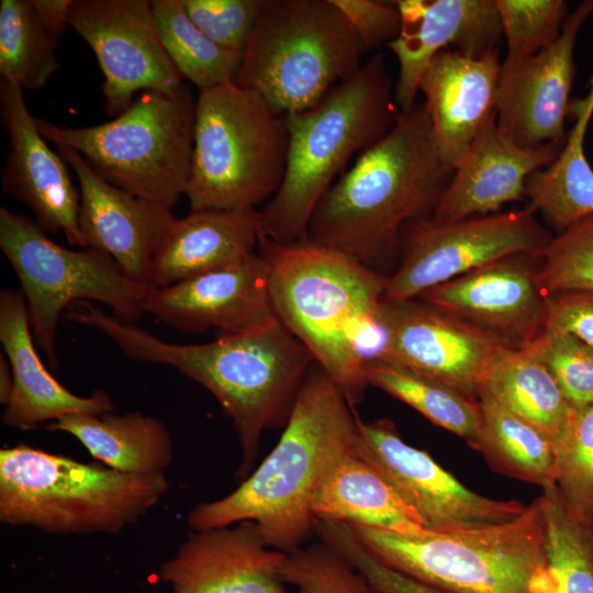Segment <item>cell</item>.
Segmentation results:
<instances>
[{"label":"cell","instance_id":"cell-26","mask_svg":"<svg viewBox=\"0 0 593 593\" xmlns=\"http://www.w3.org/2000/svg\"><path fill=\"white\" fill-rule=\"evenodd\" d=\"M260 210L191 211L177 219L150 267L149 284L168 287L236 264L258 247Z\"/></svg>","mask_w":593,"mask_h":593},{"label":"cell","instance_id":"cell-4","mask_svg":"<svg viewBox=\"0 0 593 593\" xmlns=\"http://www.w3.org/2000/svg\"><path fill=\"white\" fill-rule=\"evenodd\" d=\"M277 318L309 349L348 403L359 404L367 361L381 343L388 277L307 239L280 244L260 236Z\"/></svg>","mask_w":593,"mask_h":593},{"label":"cell","instance_id":"cell-29","mask_svg":"<svg viewBox=\"0 0 593 593\" xmlns=\"http://www.w3.org/2000/svg\"><path fill=\"white\" fill-rule=\"evenodd\" d=\"M575 124L558 157L533 172L526 181L528 208L540 213L558 233L593 214V169L583 148L586 126L593 114V75L584 99L570 103Z\"/></svg>","mask_w":593,"mask_h":593},{"label":"cell","instance_id":"cell-33","mask_svg":"<svg viewBox=\"0 0 593 593\" xmlns=\"http://www.w3.org/2000/svg\"><path fill=\"white\" fill-rule=\"evenodd\" d=\"M539 500L550 593H593V516L575 512L556 484Z\"/></svg>","mask_w":593,"mask_h":593},{"label":"cell","instance_id":"cell-11","mask_svg":"<svg viewBox=\"0 0 593 593\" xmlns=\"http://www.w3.org/2000/svg\"><path fill=\"white\" fill-rule=\"evenodd\" d=\"M0 247L20 280L34 340L54 369L59 320L72 304L100 302L127 323L143 314L150 284L130 279L104 253L56 244L37 223L3 206Z\"/></svg>","mask_w":593,"mask_h":593},{"label":"cell","instance_id":"cell-17","mask_svg":"<svg viewBox=\"0 0 593 593\" xmlns=\"http://www.w3.org/2000/svg\"><path fill=\"white\" fill-rule=\"evenodd\" d=\"M150 314L179 331L222 335L249 332L277 318L266 258H247L168 287H150L143 303Z\"/></svg>","mask_w":593,"mask_h":593},{"label":"cell","instance_id":"cell-21","mask_svg":"<svg viewBox=\"0 0 593 593\" xmlns=\"http://www.w3.org/2000/svg\"><path fill=\"white\" fill-rule=\"evenodd\" d=\"M286 552L267 545L255 523L191 530L158 578L171 593H289Z\"/></svg>","mask_w":593,"mask_h":593},{"label":"cell","instance_id":"cell-24","mask_svg":"<svg viewBox=\"0 0 593 593\" xmlns=\"http://www.w3.org/2000/svg\"><path fill=\"white\" fill-rule=\"evenodd\" d=\"M501 61L499 49L471 57L440 51L425 70L418 91L445 165L454 171L471 142L495 113Z\"/></svg>","mask_w":593,"mask_h":593},{"label":"cell","instance_id":"cell-16","mask_svg":"<svg viewBox=\"0 0 593 593\" xmlns=\"http://www.w3.org/2000/svg\"><path fill=\"white\" fill-rule=\"evenodd\" d=\"M593 13V0L582 2L566 20L558 40L528 56L506 55L501 61L495 119L518 146H563L570 109L577 36Z\"/></svg>","mask_w":593,"mask_h":593},{"label":"cell","instance_id":"cell-14","mask_svg":"<svg viewBox=\"0 0 593 593\" xmlns=\"http://www.w3.org/2000/svg\"><path fill=\"white\" fill-rule=\"evenodd\" d=\"M381 343L370 359L441 380L478 400L496 360L516 345L415 298L384 300Z\"/></svg>","mask_w":593,"mask_h":593},{"label":"cell","instance_id":"cell-13","mask_svg":"<svg viewBox=\"0 0 593 593\" xmlns=\"http://www.w3.org/2000/svg\"><path fill=\"white\" fill-rule=\"evenodd\" d=\"M355 452L371 465L426 530L449 533L514 518L525 508L517 500H496L462 484L425 450L403 440L387 418L357 417Z\"/></svg>","mask_w":593,"mask_h":593},{"label":"cell","instance_id":"cell-42","mask_svg":"<svg viewBox=\"0 0 593 593\" xmlns=\"http://www.w3.org/2000/svg\"><path fill=\"white\" fill-rule=\"evenodd\" d=\"M350 23L365 49L394 41L401 30V13L395 2L374 0H332Z\"/></svg>","mask_w":593,"mask_h":593},{"label":"cell","instance_id":"cell-28","mask_svg":"<svg viewBox=\"0 0 593 593\" xmlns=\"http://www.w3.org/2000/svg\"><path fill=\"white\" fill-rule=\"evenodd\" d=\"M77 438L104 466L128 474L164 473L174 457L165 424L141 412L71 414L47 426Z\"/></svg>","mask_w":593,"mask_h":593},{"label":"cell","instance_id":"cell-10","mask_svg":"<svg viewBox=\"0 0 593 593\" xmlns=\"http://www.w3.org/2000/svg\"><path fill=\"white\" fill-rule=\"evenodd\" d=\"M195 102L187 86L172 93L143 91L113 120L66 127L36 119L41 135L67 147L113 186L172 206L191 172Z\"/></svg>","mask_w":593,"mask_h":593},{"label":"cell","instance_id":"cell-2","mask_svg":"<svg viewBox=\"0 0 593 593\" xmlns=\"http://www.w3.org/2000/svg\"><path fill=\"white\" fill-rule=\"evenodd\" d=\"M452 172L415 103L324 193L305 239L380 272L400 253L405 225L430 219Z\"/></svg>","mask_w":593,"mask_h":593},{"label":"cell","instance_id":"cell-34","mask_svg":"<svg viewBox=\"0 0 593 593\" xmlns=\"http://www.w3.org/2000/svg\"><path fill=\"white\" fill-rule=\"evenodd\" d=\"M152 8L164 47L182 79L199 92L234 81L243 53L210 40L191 21L181 0H153Z\"/></svg>","mask_w":593,"mask_h":593},{"label":"cell","instance_id":"cell-6","mask_svg":"<svg viewBox=\"0 0 593 593\" xmlns=\"http://www.w3.org/2000/svg\"><path fill=\"white\" fill-rule=\"evenodd\" d=\"M347 525L382 563L443 593H550L539 496L512 519L449 533Z\"/></svg>","mask_w":593,"mask_h":593},{"label":"cell","instance_id":"cell-36","mask_svg":"<svg viewBox=\"0 0 593 593\" xmlns=\"http://www.w3.org/2000/svg\"><path fill=\"white\" fill-rule=\"evenodd\" d=\"M536 255V279L545 295L593 292V214L552 236Z\"/></svg>","mask_w":593,"mask_h":593},{"label":"cell","instance_id":"cell-18","mask_svg":"<svg viewBox=\"0 0 593 593\" xmlns=\"http://www.w3.org/2000/svg\"><path fill=\"white\" fill-rule=\"evenodd\" d=\"M0 114L9 137L2 189L27 205L36 223L49 233H63L68 243L87 248L79 226L80 191L67 163L41 135L15 82L0 80Z\"/></svg>","mask_w":593,"mask_h":593},{"label":"cell","instance_id":"cell-27","mask_svg":"<svg viewBox=\"0 0 593 593\" xmlns=\"http://www.w3.org/2000/svg\"><path fill=\"white\" fill-rule=\"evenodd\" d=\"M316 519L398 533L426 530L381 474L354 448L324 477L313 502Z\"/></svg>","mask_w":593,"mask_h":593},{"label":"cell","instance_id":"cell-19","mask_svg":"<svg viewBox=\"0 0 593 593\" xmlns=\"http://www.w3.org/2000/svg\"><path fill=\"white\" fill-rule=\"evenodd\" d=\"M58 149L79 183V226L87 248L110 256L133 281L149 284L152 261L177 221L171 206L113 186L77 152Z\"/></svg>","mask_w":593,"mask_h":593},{"label":"cell","instance_id":"cell-38","mask_svg":"<svg viewBox=\"0 0 593 593\" xmlns=\"http://www.w3.org/2000/svg\"><path fill=\"white\" fill-rule=\"evenodd\" d=\"M556 452L557 489L575 512L593 516V405L574 411Z\"/></svg>","mask_w":593,"mask_h":593},{"label":"cell","instance_id":"cell-30","mask_svg":"<svg viewBox=\"0 0 593 593\" xmlns=\"http://www.w3.org/2000/svg\"><path fill=\"white\" fill-rule=\"evenodd\" d=\"M481 391L547 435L555 447L575 411L548 369L518 346L496 360Z\"/></svg>","mask_w":593,"mask_h":593},{"label":"cell","instance_id":"cell-31","mask_svg":"<svg viewBox=\"0 0 593 593\" xmlns=\"http://www.w3.org/2000/svg\"><path fill=\"white\" fill-rule=\"evenodd\" d=\"M481 428L473 449L501 474L544 488L556 484L557 452L551 439L489 393L478 396Z\"/></svg>","mask_w":593,"mask_h":593},{"label":"cell","instance_id":"cell-1","mask_svg":"<svg viewBox=\"0 0 593 593\" xmlns=\"http://www.w3.org/2000/svg\"><path fill=\"white\" fill-rule=\"evenodd\" d=\"M64 318L102 332L132 359L171 366L204 387L233 422L240 447V478L253 467L262 434L286 426L315 363L278 318L203 344L161 340L86 301L72 304Z\"/></svg>","mask_w":593,"mask_h":593},{"label":"cell","instance_id":"cell-35","mask_svg":"<svg viewBox=\"0 0 593 593\" xmlns=\"http://www.w3.org/2000/svg\"><path fill=\"white\" fill-rule=\"evenodd\" d=\"M58 38L35 15L31 0L0 1V76L22 89L43 87L59 68Z\"/></svg>","mask_w":593,"mask_h":593},{"label":"cell","instance_id":"cell-37","mask_svg":"<svg viewBox=\"0 0 593 593\" xmlns=\"http://www.w3.org/2000/svg\"><path fill=\"white\" fill-rule=\"evenodd\" d=\"M521 347L548 369L574 410L593 405V347L547 324Z\"/></svg>","mask_w":593,"mask_h":593},{"label":"cell","instance_id":"cell-25","mask_svg":"<svg viewBox=\"0 0 593 593\" xmlns=\"http://www.w3.org/2000/svg\"><path fill=\"white\" fill-rule=\"evenodd\" d=\"M0 342L13 373V391L2 414L4 425L26 430L71 414L103 415L114 411L105 392L77 395L48 372L36 353L26 301L20 290L0 292Z\"/></svg>","mask_w":593,"mask_h":593},{"label":"cell","instance_id":"cell-22","mask_svg":"<svg viewBox=\"0 0 593 593\" xmlns=\"http://www.w3.org/2000/svg\"><path fill=\"white\" fill-rule=\"evenodd\" d=\"M401 30L388 46L399 63L394 102L415 104L421 79L433 58L449 46L471 57L497 49L503 37L494 0H399Z\"/></svg>","mask_w":593,"mask_h":593},{"label":"cell","instance_id":"cell-43","mask_svg":"<svg viewBox=\"0 0 593 593\" xmlns=\"http://www.w3.org/2000/svg\"><path fill=\"white\" fill-rule=\"evenodd\" d=\"M546 296V324L593 347V292L566 291Z\"/></svg>","mask_w":593,"mask_h":593},{"label":"cell","instance_id":"cell-12","mask_svg":"<svg viewBox=\"0 0 593 593\" xmlns=\"http://www.w3.org/2000/svg\"><path fill=\"white\" fill-rule=\"evenodd\" d=\"M552 236L528 206L449 223L410 222L401 236L402 254L388 277L384 300H409L426 290L516 254H537Z\"/></svg>","mask_w":593,"mask_h":593},{"label":"cell","instance_id":"cell-46","mask_svg":"<svg viewBox=\"0 0 593 593\" xmlns=\"http://www.w3.org/2000/svg\"><path fill=\"white\" fill-rule=\"evenodd\" d=\"M13 391V373L3 355L0 356V402L7 405Z\"/></svg>","mask_w":593,"mask_h":593},{"label":"cell","instance_id":"cell-41","mask_svg":"<svg viewBox=\"0 0 593 593\" xmlns=\"http://www.w3.org/2000/svg\"><path fill=\"white\" fill-rule=\"evenodd\" d=\"M191 21L214 43L243 53L265 0H181Z\"/></svg>","mask_w":593,"mask_h":593},{"label":"cell","instance_id":"cell-39","mask_svg":"<svg viewBox=\"0 0 593 593\" xmlns=\"http://www.w3.org/2000/svg\"><path fill=\"white\" fill-rule=\"evenodd\" d=\"M282 574L298 593H373L363 575L321 540L286 553Z\"/></svg>","mask_w":593,"mask_h":593},{"label":"cell","instance_id":"cell-5","mask_svg":"<svg viewBox=\"0 0 593 593\" xmlns=\"http://www.w3.org/2000/svg\"><path fill=\"white\" fill-rule=\"evenodd\" d=\"M393 92L384 58L376 54L315 107L283 116L289 136L286 170L278 191L260 210L262 237L280 244L306 238L311 215L336 175L395 123Z\"/></svg>","mask_w":593,"mask_h":593},{"label":"cell","instance_id":"cell-15","mask_svg":"<svg viewBox=\"0 0 593 593\" xmlns=\"http://www.w3.org/2000/svg\"><path fill=\"white\" fill-rule=\"evenodd\" d=\"M68 26L97 58L110 115L126 110L137 91L172 94L182 88L183 79L161 42L152 1L72 0Z\"/></svg>","mask_w":593,"mask_h":593},{"label":"cell","instance_id":"cell-44","mask_svg":"<svg viewBox=\"0 0 593 593\" xmlns=\"http://www.w3.org/2000/svg\"><path fill=\"white\" fill-rule=\"evenodd\" d=\"M347 559L363 575L373 593H443L391 569L359 544L348 549Z\"/></svg>","mask_w":593,"mask_h":593},{"label":"cell","instance_id":"cell-3","mask_svg":"<svg viewBox=\"0 0 593 593\" xmlns=\"http://www.w3.org/2000/svg\"><path fill=\"white\" fill-rule=\"evenodd\" d=\"M357 417L314 363L275 448L233 492L197 504L187 516L191 530L249 521L269 547L286 553L302 547L314 533L313 502L324 477L354 448Z\"/></svg>","mask_w":593,"mask_h":593},{"label":"cell","instance_id":"cell-9","mask_svg":"<svg viewBox=\"0 0 593 593\" xmlns=\"http://www.w3.org/2000/svg\"><path fill=\"white\" fill-rule=\"evenodd\" d=\"M289 136L282 116L234 81L200 91L186 197L191 211L256 209L278 191Z\"/></svg>","mask_w":593,"mask_h":593},{"label":"cell","instance_id":"cell-40","mask_svg":"<svg viewBox=\"0 0 593 593\" xmlns=\"http://www.w3.org/2000/svg\"><path fill=\"white\" fill-rule=\"evenodd\" d=\"M511 56H528L549 47L568 19L562 0H494Z\"/></svg>","mask_w":593,"mask_h":593},{"label":"cell","instance_id":"cell-32","mask_svg":"<svg viewBox=\"0 0 593 593\" xmlns=\"http://www.w3.org/2000/svg\"><path fill=\"white\" fill-rule=\"evenodd\" d=\"M366 378L369 385L406 403L474 448L481 428L478 400L441 380L381 359L367 361Z\"/></svg>","mask_w":593,"mask_h":593},{"label":"cell","instance_id":"cell-8","mask_svg":"<svg viewBox=\"0 0 593 593\" xmlns=\"http://www.w3.org/2000/svg\"><path fill=\"white\" fill-rule=\"evenodd\" d=\"M365 51L332 0H265L234 82L283 118L357 74Z\"/></svg>","mask_w":593,"mask_h":593},{"label":"cell","instance_id":"cell-45","mask_svg":"<svg viewBox=\"0 0 593 593\" xmlns=\"http://www.w3.org/2000/svg\"><path fill=\"white\" fill-rule=\"evenodd\" d=\"M41 24L57 38L68 26L72 0H31Z\"/></svg>","mask_w":593,"mask_h":593},{"label":"cell","instance_id":"cell-20","mask_svg":"<svg viewBox=\"0 0 593 593\" xmlns=\"http://www.w3.org/2000/svg\"><path fill=\"white\" fill-rule=\"evenodd\" d=\"M536 254H516L433 287L417 299L521 347L545 326Z\"/></svg>","mask_w":593,"mask_h":593},{"label":"cell","instance_id":"cell-23","mask_svg":"<svg viewBox=\"0 0 593 593\" xmlns=\"http://www.w3.org/2000/svg\"><path fill=\"white\" fill-rule=\"evenodd\" d=\"M562 146L525 148L496 124L495 113L484 123L455 168L430 216L449 223L492 214L503 204L525 197L529 176L549 166Z\"/></svg>","mask_w":593,"mask_h":593},{"label":"cell","instance_id":"cell-7","mask_svg":"<svg viewBox=\"0 0 593 593\" xmlns=\"http://www.w3.org/2000/svg\"><path fill=\"white\" fill-rule=\"evenodd\" d=\"M165 473L128 474L20 444L0 450V521L57 535L115 534L168 491Z\"/></svg>","mask_w":593,"mask_h":593}]
</instances>
